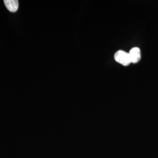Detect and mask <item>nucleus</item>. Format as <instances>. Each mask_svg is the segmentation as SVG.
Wrapping results in <instances>:
<instances>
[{"label": "nucleus", "instance_id": "obj_3", "mask_svg": "<svg viewBox=\"0 0 158 158\" xmlns=\"http://www.w3.org/2000/svg\"><path fill=\"white\" fill-rule=\"evenodd\" d=\"M4 2L8 10L11 12H15L18 10L19 2L17 0H5Z\"/></svg>", "mask_w": 158, "mask_h": 158}, {"label": "nucleus", "instance_id": "obj_1", "mask_svg": "<svg viewBox=\"0 0 158 158\" xmlns=\"http://www.w3.org/2000/svg\"><path fill=\"white\" fill-rule=\"evenodd\" d=\"M114 59L116 62L124 65L128 66L131 63L129 53L123 51H117L114 55Z\"/></svg>", "mask_w": 158, "mask_h": 158}, {"label": "nucleus", "instance_id": "obj_2", "mask_svg": "<svg viewBox=\"0 0 158 158\" xmlns=\"http://www.w3.org/2000/svg\"><path fill=\"white\" fill-rule=\"evenodd\" d=\"M129 55L131 63H137L139 62L141 59V51L139 48L137 47L133 48L130 50Z\"/></svg>", "mask_w": 158, "mask_h": 158}]
</instances>
